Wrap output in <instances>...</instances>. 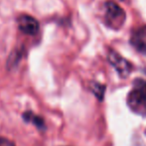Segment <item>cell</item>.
<instances>
[{"label":"cell","mask_w":146,"mask_h":146,"mask_svg":"<svg viewBox=\"0 0 146 146\" xmlns=\"http://www.w3.org/2000/svg\"><path fill=\"white\" fill-rule=\"evenodd\" d=\"M130 44L139 53L146 55V25L138 28L132 33L130 38Z\"/></svg>","instance_id":"obj_5"},{"label":"cell","mask_w":146,"mask_h":146,"mask_svg":"<svg viewBox=\"0 0 146 146\" xmlns=\"http://www.w3.org/2000/svg\"><path fill=\"white\" fill-rule=\"evenodd\" d=\"M17 24L18 28L22 33L26 35H30V36L36 35L40 29V24H39L38 20L30 15H26V14L18 17Z\"/></svg>","instance_id":"obj_4"},{"label":"cell","mask_w":146,"mask_h":146,"mask_svg":"<svg viewBox=\"0 0 146 146\" xmlns=\"http://www.w3.org/2000/svg\"><path fill=\"white\" fill-rule=\"evenodd\" d=\"M127 104L134 113L146 116V81L138 79L127 96Z\"/></svg>","instance_id":"obj_1"},{"label":"cell","mask_w":146,"mask_h":146,"mask_svg":"<svg viewBox=\"0 0 146 146\" xmlns=\"http://www.w3.org/2000/svg\"><path fill=\"white\" fill-rule=\"evenodd\" d=\"M0 146H15V145L9 139L4 138V137H0Z\"/></svg>","instance_id":"obj_8"},{"label":"cell","mask_w":146,"mask_h":146,"mask_svg":"<svg viewBox=\"0 0 146 146\" xmlns=\"http://www.w3.org/2000/svg\"><path fill=\"white\" fill-rule=\"evenodd\" d=\"M126 19L125 11L115 2L108 1L104 4V23L112 30H119Z\"/></svg>","instance_id":"obj_2"},{"label":"cell","mask_w":146,"mask_h":146,"mask_svg":"<svg viewBox=\"0 0 146 146\" xmlns=\"http://www.w3.org/2000/svg\"><path fill=\"white\" fill-rule=\"evenodd\" d=\"M23 118L25 119L26 121H32L34 124H36L38 127H43L44 125V121L41 117L35 115L33 112H24L23 114Z\"/></svg>","instance_id":"obj_6"},{"label":"cell","mask_w":146,"mask_h":146,"mask_svg":"<svg viewBox=\"0 0 146 146\" xmlns=\"http://www.w3.org/2000/svg\"><path fill=\"white\" fill-rule=\"evenodd\" d=\"M92 90L94 92V94L96 96V98L100 100H102L104 96V92H106V86L102 85V84L94 83L92 86Z\"/></svg>","instance_id":"obj_7"},{"label":"cell","mask_w":146,"mask_h":146,"mask_svg":"<svg viewBox=\"0 0 146 146\" xmlns=\"http://www.w3.org/2000/svg\"><path fill=\"white\" fill-rule=\"evenodd\" d=\"M108 60L111 64L112 67L116 70L120 77L126 78L130 74L131 70H132V65L126 59L121 57L115 51L111 50V49L108 50Z\"/></svg>","instance_id":"obj_3"}]
</instances>
